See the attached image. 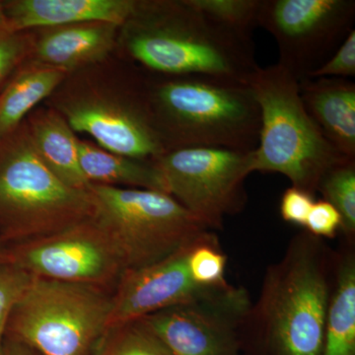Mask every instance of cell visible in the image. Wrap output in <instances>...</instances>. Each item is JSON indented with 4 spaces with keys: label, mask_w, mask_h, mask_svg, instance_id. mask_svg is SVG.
<instances>
[{
    "label": "cell",
    "mask_w": 355,
    "mask_h": 355,
    "mask_svg": "<svg viewBox=\"0 0 355 355\" xmlns=\"http://www.w3.org/2000/svg\"><path fill=\"white\" fill-rule=\"evenodd\" d=\"M32 277L88 284L113 292L125 272L112 243L92 219L10 250Z\"/></svg>",
    "instance_id": "cell-11"
},
{
    "label": "cell",
    "mask_w": 355,
    "mask_h": 355,
    "mask_svg": "<svg viewBox=\"0 0 355 355\" xmlns=\"http://www.w3.org/2000/svg\"><path fill=\"white\" fill-rule=\"evenodd\" d=\"M25 125L37 155L62 183L77 190H88L90 183L79 165L77 139L57 110L36 108L26 118Z\"/></svg>",
    "instance_id": "cell-17"
},
{
    "label": "cell",
    "mask_w": 355,
    "mask_h": 355,
    "mask_svg": "<svg viewBox=\"0 0 355 355\" xmlns=\"http://www.w3.org/2000/svg\"><path fill=\"white\" fill-rule=\"evenodd\" d=\"M317 191L342 217V228L349 234L355 231V159H347L324 173Z\"/></svg>",
    "instance_id": "cell-22"
},
{
    "label": "cell",
    "mask_w": 355,
    "mask_h": 355,
    "mask_svg": "<svg viewBox=\"0 0 355 355\" xmlns=\"http://www.w3.org/2000/svg\"><path fill=\"white\" fill-rule=\"evenodd\" d=\"M92 355H172L144 319L110 327Z\"/></svg>",
    "instance_id": "cell-21"
},
{
    "label": "cell",
    "mask_w": 355,
    "mask_h": 355,
    "mask_svg": "<svg viewBox=\"0 0 355 355\" xmlns=\"http://www.w3.org/2000/svg\"><path fill=\"white\" fill-rule=\"evenodd\" d=\"M248 84L261 111L252 171L279 173L314 195L324 173L349 158L324 137L306 111L299 81L284 67H260Z\"/></svg>",
    "instance_id": "cell-3"
},
{
    "label": "cell",
    "mask_w": 355,
    "mask_h": 355,
    "mask_svg": "<svg viewBox=\"0 0 355 355\" xmlns=\"http://www.w3.org/2000/svg\"><path fill=\"white\" fill-rule=\"evenodd\" d=\"M31 33L0 30V92L16 71L29 60Z\"/></svg>",
    "instance_id": "cell-26"
},
{
    "label": "cell",
    "mask_w": 355,
    "mask_h": 355,
    "mask_svg": "<svg viewBox=\"0 0 355 355\" xmlns=\"http://www.w3.org/2000/svg\"><path fill=\"white\" fill-rule=\"evenodd\" d=\"M77 149L81 171L90 184L168 193L162 173L153 161L111 153L79 139Z\"/></svg>",
    "instance_id": "cell-18"
},
{
    "label": "cell",
    "mask_w": 355,
    "mask_h": 355,
    "mask_svg": "<svg viewBox=\"0 0 355 355\" xmlns=\"http://www.w3.org/2000/svg\"><path fill=\"white\" fill-rule=\"evenodd\" d=\"M322 355H355V265L347 260L338 275L324 322Z\"/></svg>",
    "instance_id": "cell-20"
},
{
    "label": "cell",
    "mask_w": 355,
    "mask_h": 355,
    "mask_svg": "<svg viewBox=\"0 0 355 355\" xmlns=\"http://www.w3.org/2000/svg\"><path fill=\"white\" fill-rule=\"evenodd\" d=\"M254 151L217 147L171 149L154 162L168 195L205 227L218 228L224 216L244 205V181L252 171Z\"/></svg>",
    "instance_id": "cell-9"
},
{
    "label": "cell",
    "mask_w": 355,
    "mask_h": 355,
    "mask_svg": "<svg viewBox=\"0 0 355 355\" xmlns=\"http://www.w3.org/2000/svg\"><path fill=\"white\" fill-rule=\"evenodd\" d=\"M1 29H10L6 12H4L3 1H0V30Z\"/></svg>",
    "instance_id": "cell-32"
},
{
    "label": "cell",
    "mask_w": 355,
    "mask_h": 355,
    "mask_svg": "<svg viewBox=\"0 0 355 355\" xmlns=\"http://www.w3.org/2000/svg\"><path fill=\"white\" fill-rule=\"evenodd\" d=\"M354 76L355 30L350 33L334 55L322 67L311 74L309 78L335 77V78L350 79Z\"/></svg>",
    "instance_id": "cell-27"
},
{
    "label": "cell",
    "mask_w": 355,
    "mask_h": 355,
    "mask_svg": "<svg viewBox=\"0 0 355 355\" xmlns=\"http://www.w3.org/2000/svg\"><path fill=\"white\" fill-rule=\"evenodd\" d=\"M205 16L228 31L252 37L259 27L261 0H188Z\"/></svg>",
    "instance_id": "cell-23"
},
{
    "label": "cell",
    "mask_w": 355,
    "mask_h": 355,
    "mask_svg": "<svg viewBox=\"0 0 355 355\" xmlns=\"http://www.w3.org/2000/svg\"><path fill=\"white\" fill-rule=\"evenodd\" d=\"M193 246L153 265L123 272L112 292L110 327L212 298L226 288L228 286L205 287L193 282L188 265Z\"/></svg>",
    "instance_id": "cell-12"
},
{
    "label": "cell",
    "mask_w": 355,
    "mask_h": 355,
    "mask_svg": "<svg viewBox=\"0 0 355 355\" xmlns=\"http://www.w3.org/2000/svg\"><path fill=\"white\" fill-rule=\"evenodd\" d=\"M137 0H10L3 1L13 32L83 22H108L123 27Z\"/></svg>",
    "instance_id": "cell-15"
},
{
    "label": "cell",
    "mask_w": 355,
    "mask_h": 355,
    "mask_svg": "<svg viewBox=\"0 0 355 355\" xmlns=\"http://www.w3.org/2000/svg\"><path fill=\"white\" fill-rule=\"evenodd\" d=\"M354 0H261L259 27L275 38L280 67L309 78L354 31Z\"/></svg>",
    "instance_id": "cell-10"
},
{
    "label": "cell",
    "mask_w": 355,
    "mask_h": 355,
    "mask_svg": "<svg viewBox=\"0 0 355 355\" xmlns=\"http://www.w3.org/2000/svg\"><path fill=\"white\" fill-rule=\"evenodd\" d=\"M305 227L312 234L331 238L342 227V217L330 202L318 200L313 203Z\"/></svg>",
    "instance_id": "cell-28"
},
{
    "label": "cell",
    "mask_w": 355,
    "mask_h": 355,
    "mask_svg": "<svg viewBox=\"0 0 355 355\" xmlns=\"http://www.w3.org/2000/svg\"><path fill=\"white\" fill-rule=\"evenodd\" d=\"M32 279L29 272L14 261L0 263V354L9 318Z\"/></svg>",
    "instance_id": "cell-25"
},
{
    "label": "cell",
    "mask_w": 355,
    "mask_h": 355,
    "mask_svg": "<svg viewBox=\"0 0 355 355\" xmlns=\"http://www.w3.org/2000/svg\"><path fill=\"white\" fill-rule=\"evenodd\" d=\"M156 128L168 150L217 147L251 153L261 111L249 84L211 76H146Z\"/></svg>",
    "instance_id": "cell-2"
},
{
    "label": "cell",
    "mask_w": 355,
    "mask_h": 355,
    "mask_svg": "<svg viewBox=\"0 0 355 355\" xmlns=\"http://www.w3.org/2000/svg\"><path fill=\"white\" fill-rule=\"evenodd\" d=\"M57 110L73 132L87 133L111 153L154 161L167 149L154 121L146 76L128 71L114 91L95 84L62 83L53 93Z\"/></svg>",
    "instance_id": "cell-7"
},
{
    "label": "cell",
    "mask_w": 355,
    "mask_h": 355,
    "mask_svg": "<svg viewBox=\"0 0 355 355\" xmlns=\"http://www.w3.org/2000/svg\"><path fill=\"white\" fill-rule=\"evenodd\" d=\"M306 111L324 137L345 157L355 159V83L319 77L299 81Z\"/></svg>",
    "instance_id": "cell-16"
},
{
    "label": "cell",
    "mask_w": 355,
    "mask_h": 355,
    "mask_svg": "<svg viewBox=\"0 0 355 355\" xmlns=\"http://www.w3.org/2000/svg\"><path fill=\"white\" fill-rule=\"evenodd\" d=\"M2 241L4 240L0 237V263L10 261V249H6Z\"/></svg>",
    "instance_id": "cell-31"
},
{
    "label": "cell",
    "mask_w": 355,
    "mask_h": 355,
    "mask_svg": "<svg viewBox=\"0 0 355 355\" xmlns=\"http://www.w3.org/2000/svg\"><path fill=\"white\" fill-rule=\"evenodd\" d=\"M64 70L28 60L0 92V139L19 127L67 79Z\"/></svg>",
    "instance_id": "cell-19"
},
{
    "label": "cell",
    "mask_w": 355,
    "mask_h": 355,
    "mask_svg": "<svg viewBox=\"0 0 355 355\" xmlns=\"http://www.w3.org/2000/svg\"><path fill=\"white\" fill-rule=\"evenodd\" d=\"M225 254L217 249L214 236L193 245L189 253L188 265L193 282L205 287L227 286L224 275Z\"/></svg>",
    "instance_id": "cell-24"
},
{
    "label": "cell",
    "mask_w": 355,
    "mask_h": 355,
    "mask_svg": "<svg viewBox=\"0 0 355 355\" xmlns=\"http://www.w3.org/2000/svg\"><path fill=\"white\" fill-rule=\"evenodd\" d=\"M91 219L108 237L125 272L153 265L214 236L171 196L161 191L89 186Z\"/></svg>",
    "instance_id": "cell-5"
},
{
    "label": "cell",
    "mask_w": 355,
    "mask_h": 355,
    "mask_svg": "<svg viewBox=\"0 0 355 355\" xmlns=\"http://www.w3.org/2000/svg\"><path fill=\"white\" fill-rule=\"evenodd\" d=\"M92 197L62 183L37 155L25 121L0 139V237L17 244L91 218Z\"/></svg>",
    "instance_id": "cell-4"
},
{
    "label": "cell",
    "mask_w": 355,
    "mask_h": 355,
    "mask_svg": "<svg viewBox=\"0 0 355 355\" xmlns=\"http://www.w3.org/2000/svg\"><path fill=\"white\" fill-rule=\"evenodd\" d=\"M0 355H42L39 354L37 350L32 349L29 345L25 343L18 342V340L11 338V342L7 345H3V349H2L1 354Z\"/></svg>",
    "instance_id": "cell-30"
},
{
    "label": "cell",
    "mask_w": 355,
    "mask_h": 355,
    "mask_svg": "<svg viewBox=\"0 0 355 355\" xmlns=\"http://www.w3.org/2000/svg\"><path fill=\"white\" fill-rule=\"evenodd\" d=\"M329 291L312 251L295 250L270 279L263 315L277 355H322Z\"/></svg>",
    "instance_id": "cell-8"
},
{
    "label": "cell",
    "mask_w": 355,
    "mask_h": 355,
    "mask_svg": "<svg viewBox=\"0 0 355 355\" xmlns=\"http://www.w3.org/2000/svg\"><path fill=\"white\" fill-rule=\"evenodd\" d=\"M125 55L153 74L249 83L259 69L252 37L224 29L188 0H137L121 28Z\"/></svg>",
    "instance_id": "cell-1"
},
{
    "label": "cell",
    "mask_w": 355,
    "mask_h": 355,
    "mask_svg": "<svg viewBox=\"0 0 355 355\" xmlns=\"http://www.w3.org/2000/svg\"><path fill=\"white\" fill-rule=\"evenodd\" d=\"M121 28L113 23L83 22L32 30L29 60L73 73L104 62L119 44Z\"/></svg>",
    "instance_id": "cell-14"
},
{
    "label": "cell",
    "mask_w": 355,
    "mask_h": 355,
    "mask_svg": "<svg viewBox=\"0 0 355 355\" xmlns=\"http://www.w3.org/2000/svg\"><path fill=\"white\" fill-rule=\"evenodd\" d=\"M314 198L309 191L292 186L282 195L280 214L289 223L305 226Z\"/></svg>",
    "instance_id": "cell-29"
},
{
    "label": "cell",
    "mask_w": 355,
    "mask_h": 355,
    "mask_svg": "<svg viewBox=\"0 0 355 355\" xmlns=\"http://www.w3.org/2000/svg\"><path fill=\"white\" fill-rule=\"evenodd\" d=\"M111 312V291L33 277L6 331L42 355H92L110 328Z\"/></svg>",
    "instance_id": "cell-6"
},
{
    "label": "cell",
    "mask_w": 355,
    "mask_h": 355,
    "mask_svg": "<svg viewBox=\"0 0 355 355\" xmlns=\"http://www.w3.org/2000/svg\"><path fill=\"white\" fill-rule=\"evenodd\" d=\"M244 296L230 287L214 297L141 318L172 355H238L228 314L244 310Z\"/></svg>",
    "instance_id": "cell-13"
}]
</instances>
